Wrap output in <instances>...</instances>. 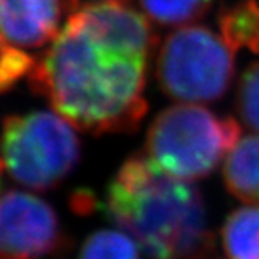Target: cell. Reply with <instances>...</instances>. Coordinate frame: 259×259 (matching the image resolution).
Returning a JSON list of instances; mask_svg holds the SVG:
<instances>
[{"instance_id":"obj_10","label":"cell","mask_w":259,"mask_h":259,"mask_svg":"<svg viewBox=\"0 0 259 259\" xmlns=\"http://www.w3.org/2000/svg\"><path fill=\"white\" fill-rule=\"evenodd\" d=\"M219 27L222 38L234 52L247 47L259 53V0H240L222 10Z\"/></svg>"},{"instance_id":"obj_11","label":"cell","mask_w":259,"mask_h":259,"mask_svg":"<svg viewBox=\"0 0 259 259\" xmlns=\"http://www.w3.org/2000/svg\"><path fill=\"white\" fill-rule=\"evenodd\" d=\"M214 0H139L144 13L159 25H184L200 19Z\"/></svg>"},{"instance_id":"obj_4","label":"cell","mask_w":259,"mask_h":259,"mask_svg":"<svg viewBox=\"0 0 259 259\" xmlns=\"http://www.w3.org/2000/svg\"><path fill=\"white\" fill-rule=\"evenodd\" d=\"M0 152L16 181L34 191H47L58 186L77 165L80 141L63 116L34 111L5 119Z\"/></svg>"},{"instance_id":"obj_9","label":"cell","mask_w":259,"mask_h":259,"mask_svg":"<svg viewBox=\"0 0 259 259\" xmlns=\"http://www.w3.org/2000/svg\"><path fill=\"white\" fill-rule=\"evenodd\" d=\"M227 259H259V206L233 211L222 227Z\"/></svg>"},{"instance_id":"obj_14","label":"cell","mask_w":259,"mask_h":259,"mask_svg":"<svg viewBox=\"0 0 259 259\" xmlns=\"http://www.w3.org/2000/svg\"><path fill=\"white\" fill-rule=\"evenodd\" d=\"M237 111L248 126L259 132V61L253 63L239 81Z\"/></svg>"},{"instance_id":"obj_7","label":"cell","mask_w":259,"mask_h":259,"mask_svg":"<svg viewBox=\"0 0 259 259\" xmlns=\"http://www.w3.org/2000/svg\"><path fill=\"white\" fill-rule=\"evenodd\" d=\"M80 0H0V34L14 47L36 49L58 36L64 13Z\"/></svg>"},{"instance_id":"obj_15","label":"cell","mask_w":259,"mask_h":259,"mask_svg":"<svg viewBox=\"0 0 259 259\" xmlns=\"http://www.w3.org/2000/svg\"><path fill=\"white\" fill-rule=\"evenodd\" d=\"M72 203L73 205L77 206V211L78 212H89V211H92L94 209V205H96V198H94V195H92L91 192H77L75 194V197H73V200H72Z\"/></svg>"},{"instance_id":"obj_2","label":"cell","mask_w":259,"mask_h":259,"mask_svg":"<svg viewBox=\"0 0 259 259\" xmlns=\"http://www.w3.org/2000/svg\"><path fill=\"white\" fill-rule=\"evenodd\" d=\"M106 212L149 259H219L200 191L145 153L122 164L108 186Z\"/></svg>"},{"instance_id":"obj_5","label":"cell","mask_w":259,"mask_h":259,"mask_svg":"<svg viewBox=\"0 0 259 259\" xmlns=\"http://www.w3.org/2000/svg\"><path fill=\"white\" fill-rule=\"evenodd\" d=\"M233 77L234 50L222 34L200 25L172 31L156 60L161 89L180 102H215L225 96Z\"/></svg>"},{"instance_id":"obj_3","label":"cell","mask_w":259,"mask_h":259,"mask_svg":"<svg viewBox=\"0 0 259 259\" xmlns=\"http://www.w3.org/2000/svg\"><path fill=\"white\" fill-rule=\"evenodd\" d=\"M240 125L197 105H175L152 122L145 155L161 170L183 181L208 177L239 142Z\"/></svg>"},{"instance_id":"obj_13","label":"cell","mask_w":259,"mask_h":259,"mask_svg":"<svg viewBox=\"0 0 259 259\" xmlns=\"http://www.w3.org/2000/svg\"><path fill=\"white\" fill-rule=\"evenodd\" d=\"M34 66V60L11 46L2 34H0V92L10 89L16 81L28 75Z\"/></svg>"},{"instance_id":"obj_12","label":"cell","mask_w":259,"mask_h":259,"mask_svg":"<svg viewBox=\"0 0 259 259\" xmlns=\"http://www.w3.org/2000/svg\"><path fill=\"white\" fill-rule=\"evenodd\" d=\"M78 259H141V256L138 242L128 233L100 230L84 240Z\"/></svg>"},{"instance_id":"obj_8","label":"cell","mask_w":259,"mask_h":259,"mask_svg":"<svg viewBox=\"0 0 259 259\" xmlns=\"http://www.w3.org/2000/svg\"><path fill=\"white\" fill-rule=\"evenodd\" d=\"M227 189L240 201L259 206V135L240 139L224 164Z\"/></svg>"},{"instance_id":"obj_1","label":"cell","mask_w":259,"mask_h":259,"mask_svg":"<svg viewBox=\"0 0 259 259\" xmlns=\"http://www.w3.org/2000/svg\"><path fill=\"white\" fill-rule=\"evenodd\" d=\"M156 33L126 0H99L72 13L30 70L33 91L86 133L135 132L147 113V66Z\"/></svg>"},{"instance_id":"obj_16","label":"cell","mask_w":259,"mask_h":259,"mask_svg":"<svg viewBox=\"0 0 259 259\" xmlns=\"http://www.w3.org/2000/svg\"><path fill=\"white\" fill-rule=\"evenodd\" d=\"M2 170H4V162L0 161V177H2Z\"/></svg>"},{"instance_id":"obj_6","label":"cell","mask_w":259,"mask_h":259,"mask_svg":"<svg viewBox=\"0 0 259 259\" xmlns=\"http://www.w3.org/2000/svg\"><path fill=\"white\" fill-rule=\"evenodd\" d=\"M63 242L60 219L49 203L21 191L0 194V257L41 259Z\"/></svg>"}]
</instances>
